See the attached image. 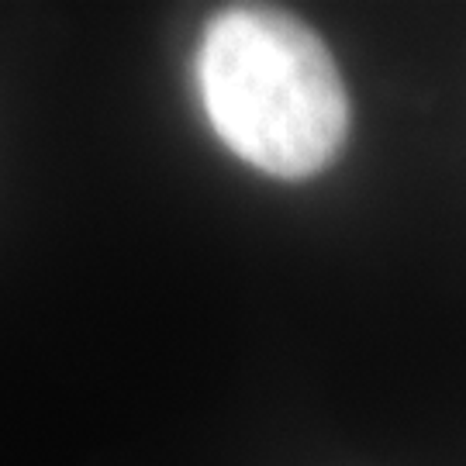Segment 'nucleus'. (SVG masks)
I'll return each instance as SVG.
<instances>
[{
  "label": "nucleus",
  "mask_w": 466,
  "mask_h": 466,
  "mask_svg": "<svg viewBox=\"0 0 466 466\" xmlns=\"http://www.w3.org/2000/svg\"><path fill=\"white\" fill-rule=\"evenodd\" d=\"M198 86L218 138L280 180L329 169L350 135V94L332 52L280 7L238 4L211 17Z\"/></svg>",
  "instance_id": "nucleus-1"
}]
</instances>
